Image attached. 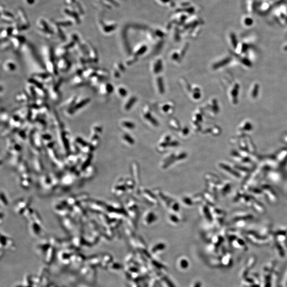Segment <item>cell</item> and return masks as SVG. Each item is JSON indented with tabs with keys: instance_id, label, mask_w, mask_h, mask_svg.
<instances>
[{
	"instance_id": "obj_2",
	"label": "cell",
	"mask_w": 287,
	"mask_h": 287,
	"mask_svg": "<svg viewBox=\"0 0 287 287\" xmlns=\"http://www.w3.org/2000/svg\"><path fill=\"white\" fill-rule=\"evenodd\" d=\"M37 24L38 30L44 34V35L52 36L53 33L51 32L50 27L44 19H39Z\"/></svg>"
},
{
	"instance_id": "obj_6",
	"label": "cell",
	"mask_w": 287,
	"mask_h": 287,
	"mask_svg": "<svg viewBox=\"0 0 287 287\" xmlns=\"http://www.w3.org/2000/svg\"><path fill=\"white\" fill-rule=\"evenodd\" d=\"M5 69L9 70V71H13L15 69V64L11 62H8L5 64Z\"/></svg>"
},
{
	"instance_id": "obj_5",
	"label": "cell",
	"mask_w": 287,
	"mask_h": 287,
	"mask_svg": "<svg viewBox=\"0 0 287 287\" xmlns=\"http://www.w3.org/2000/svg\"><path fill=\"white\" fill-rule=\"evenodd\" d=\"M1 15H2V19L4 20V21H9V22H13L15 20V18L13 15L9 11H7V10H3V11L1 10Z\"/></svg>"
},
{
	"instance_id": "obj_3",
	"label": "cell",
	"mask_w": 287,
	"mask_h": 287,
	"mask_svg": "<svg viewBox=\"0 0 287 287\" xmlns=\"http://www.w3.org/2000/svg\"><path fill=\"white\" fill-rule=\"evenodd\" d=\"M65 2L68 6L72 7L73 9L77 12L79 15L84 14V10L80 3L76 1V0H65Z\"/></svg>"
},
{
	"instance_id": "obj_4",
	"label": "cell",
	"mask_w": 287,
	"mask_h": 287,
	"mask_svg": "<svg viewBox=\"0 0 287 287\" xmlns=\"http://www.w3.org/2000/svg\"><path fill=\"white\" fill-rule=\"evenodd\" d=\"M63 12L64 15L69 17L70 18L73 19L74 23H77V24L80 23V18H79V14L77 12L73 10H71V9H69L68 8H64L63 10Z\"/></svg>"
},
{
	"instance_id": "obj_7",
	"label": "cell",
	"mask_w": 287,
	"mask_h": 287,
	"mask_svg": "<svg viewBox=\"0 0 287 287\" xmlns=\"http://www.w3.org/2000/svg\"><path fill=\"white\" fill-rule=\"evenodd\" d=\"M24 1H25V3H26L28 5H32L35 3V0H24Z\"/></svg>"
},
{
	"instance_id": "obj_1",
	"label": "cell",
	"mask_w": 287,
	"mask_h": 287,
	"mask_svg": "<svg viewBox=\"0 0 287 287\" xmlns=\"http://www.w3.org/2000/svg\"><path fill=\"white\" fill-rule=\"evenodd\" d=\"M18 22L17 24V26H19L21 23H22L20 29L21 30H26L28 29L29 26L28 18L27 17L26 15L25 14L24 10L23 9H19L18 10Z\"/></svg>"
}]
</instances>
